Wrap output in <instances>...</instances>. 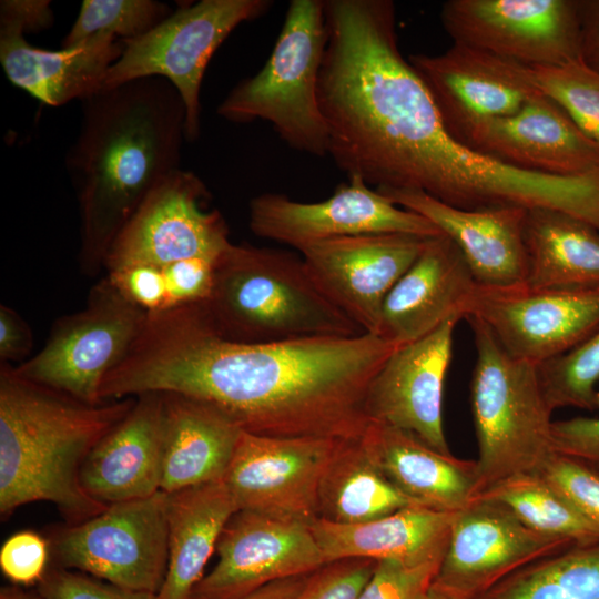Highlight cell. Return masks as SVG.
<instances>
[{
    "instance_id": "42",
    "label": "cell",
    "mask_w": 599,
    "mask_h": 599,
    "mask_svg": "<svg viewBox=\"0 0 599 599\" xmlns=\"http://www.w3.org/2000/svg\"><path fill=\"white\" fill-rule=\"evenodd\" d=\"M131 303L146 312L158 313L167 308V294L161 266L135 264L105 275Z\"/></svg>"
},
{
    "instance_id": "48",
    "label": "cell",
    "mask_w": 599,
    "mask_h": 599,
    "mask_svg": "<svg viewBox=\"0 0 599 599\" xmlns=\"http://www.w3.org/2000/svg\"><path fill=\"white\" fill-rule=\"evenodd\" d=\"M0 599H44L39 591L29 590L18 585L4 586L0 590Z\"/></svg>"
},
{
    "instance_id": "10",
    "label": "cell",
    "mask_w": 599,
    "mask_h": 599,
    "mask_svg": "<svg viewBox=\"0 0 599 599\" xmlns=\"http://www.w3.org/2000/svg\"><path fill=\"white\" fill-rule=\"evenodd\" d=\"M210 193L192 171L179 169L145 197L113 242L108 272L135 264L165 266L190 258L216 262L229 248V229Z\"/></svg>"
},
{
    "instance_id": "19",
    "label": "cell",
    "mask_w": 599,
    "mask_h": 599,
    "mask_svg": "<svg viewBox=\"0 0 599 599\" xmlns=\"http://www.w3.org/2000/svg\"><path fill=\"white\" fill-rule=\"evenodd\" d=\"M451 317L428 335L397 347L374 376L365 400L370 422L409 430L450 453L444 432L445 378L453 356Z\"/></svg>"
},
{
    "instance_id": "37",
    "label": "cell",
    "mask_w": 599,
    "mask_h": 599,
    "mask_svg": "<svg viewBox=\"0 0 599 599\" xmlns=\"http://www.w3.org/2000/svg\"><path fill=\"white\" fill-rule=\"evenodd\" d=\"M376 562L349 558L326 564L308 576L294 599H358Z\"/></svg>"
},
{
    "instance_id": "46",
    "label": "cell",
    "mask_w": 599,
    "mask_h": 599,
    "mask_svg": "<svg viewBox=\"0 0 599 599\" xmlns=\"http://www.w3.org/2000/svg\"><path fill=\"white\" fill-rule=\"evenodd\" d=\"M581 61L599 72V0H578Z\"/></svg>"
},
{
    "instance_id": "1",
    "label": "cell",
    "mask_w": 599,
    "mask_h": 599,
    "mask_svg": "<svg viewBox=\"0 0 599 599\" xmlns=\"http://www.w3.org/2000/svg\"><path fill=\"white\" fill-rule=\"evenodd\" d=\"M399 346L376 334L247 344L224 337L202 303L148 314L102 400L145 393L206 403L244 432L349 439L363 435L368 387Z\"/></svg>"
},
{
    "instance_id": "3",
    "label": "cell",
    "mask_w": 599,
    "mask_h": 599,
    "mask_svg": "<svg viewBox=\"0 0 599 599\" xmlns=\"http://www.w3.org/2000/svg\"><path fill=\"white\" fill-rule=\"evenodd\" d=\"M135 397L89 404L26 379L0 363V515L34 501L53 504L69 525L101 511L80 481L100 439L133 407Z\"/></svg>"
},
{
    "instance_id": "30",
    "label": "cell",
    "mask_w": 599,
    "mask_h": 599,
    "mask_svg": "<svg viewBox=\"0 0 599 599\" xmlns=\"http://www.w3.org/2000/svg\"><path fill=\"white\" fill-rule=\"evenodd\" d=\"M414 505L419 504L397 489L376 466L361 436L337 443L319 485L317 518L361 524Z\"/></svg>"
},
{
    "instance_id": "36",
    "label": "cell",
    "mask_w": 599,
    "mask_h": 599,
    "mask_svg": "<svg viewBox=\"0 0 599 599\" xmlns=\"http://www.w3.org/2000/svg\"><path fill=\"white\" fill-rule=\"evenodd\" d=\"M440 562L378 560L358 599H427Z\"/></svg>"
},
{
    "instance_id": "43",
    "label": "cell",
    "mask_w": 599,
    "mask_h": 599,
    "mask_svg": "<svg viewBox=\"0 0 599 599\" xmlns=\"http://www.w3.org/2000/svg\"><path fill=\"white\" fill-rule=\"evenodd\" d=\"M215 263L190 258L161 266L166 284V309L207 301L213 287Z\"/></svg>"
},
{
    "instance_id": "6",
    "label": "cell",
    "mask_w": 599,
    "mask_h": 599,
    "mask_svg": "<svg viewBox=\"0 0 599 599\" xmlns=\"http://www.w3.org/2000/svg\"><path fill=\"white\" fill-rule=\"evenodd\" d=\"M326 40L324 0H292L268 60L229 92L217 114L235 123L268 122L288 146L328 155L329 134L318 101Z\"/></svg>"
},
{
    "instance_id": "33",
    "label": "cell",
    "mask_w": 599,
    "mask_h": 599,
    "mask_svg": "<svg viewBox=\"0 0 599 599\" xmlns=\"http://www.w3.org/2000/svg\"><path fill=\"white\" fill-rule=\"evenodd\" d=\"M537 370L552 412L564 407L598 409L599 328L570 351L537 365Z\"/></svg>"
},
{
    "instance_id": "35",
    "label": "cell",
    "mask_w": 599,
    "mask_h": 599,
    "mask_svg": "<svg viewBox=\"0 0 599 599\" xmlns=\"http://www.w3.org/2000/svg\"><path fill=\"white\" fill-rule=\"evenodd\" d=\"M535 83L573 123L599 144V72L576 60L561 65L531 68Z\"/></svg>"
},
{
    "instance_id": "38",
    "label": "cell",
    "mask_w": 599,
    "mask_h": 599,
    "mask_svg": "<svg viewBox=\"0 0 599 599\" xmlns=\"http://www.w3.org/2000/svg\"><path fill=\"white\" fill-rule=\"evenodd\" d=\"M537 474L558 490L599 535L598 475L557 455Z\"/></svg>"
},
{
    "instance_id": "15",
    "label": "cell",
    "mask_w": 599,
    "mask_h": 599,
    "mask_svg": "<svg viewBox=\"0 0 599 599\" xmlns=\"http://www.w3.org/2000/svg\"><path fill=\"white\" fill-rule=\"evenodd\" d=\"M341 439L242 433L223 481L238 510L309 524L323 475Z\"/></svg>"
},
{
    "instance_id": "17",
    "label": "cell",
    "mask_w": 599,
    "mask_h": 599,
    "mask_svg": "<svg viewBox=\"0 0 599 599\" xmlns=\"http://www.w3.org/2000/svg\"><path fill=\"white\" fill-rule=\"evenodd\" d=\"M219 560L191 599H242L272 582L326 565L308 524L237 510L219 539Z\"/></svg>"
},
{
    "instance_id": "26",
    "label": "cell",
    "mask_w": 599,
    "mask_h": 599,
    "mask_svg": "<svg viewBox=\"0 0 599 599\" xmlns=\"http://www.w3.org/2000/svg\"><path fill=\"white\" fill-rule=\"evenodd\" d=\"M457 512L414 505L361 524L315 518L308 526L326 564L349 558L422 564L441 561Z\"/></svg>"
},
{
    "instance_id": "5",
    "label": "cell",
    "mask_w": 599,
    "mask_h": 599,
    "mask_svg": "<svg viewBox=\"0 0 599 599\" xmlns=\"http://www.w3.org/2000/svg\"><path fill=\"white\" fill-rule=\"evenodd\" d=\"M466 319L476 347L470 406L481 494L512 476L539 473L555 456L554 412L542 394L537 365L510 355L481 321Z\"/></svg>"
},
{
    "instance_id": "14",
    "label": "cell",
    "mask_w": 599,
    "mask_h": 599,
    "mask_svg": "<svg viewBox=\"0 0 599 599\" xmlns=\"http://www.w3.org/2000/svg\"><path fill=\"white\" fill-rule=\"evenodd\" d=\"M251 231L298 252L317 242L372 233L433 237L443 234L424 216L397 206L358 176L348 177L321 202L302 203L280 193L250 202Z\"/></svg>"
},
{
    "instance_id": "23",
    "label": "cell",
    "mask_w": 599,
    "mask_h": 599,
    "mask_svg": "<svg viewBox=\"0 0 599 599\" xmlns=\"http://www.w3.org/2000/svg\"><path fill=\"white\" fill-rule=\"evenodd\" d=\"M163 395H138L130 412L92 448L80 471L84 491L111 505L161 490Z\"/></svg>"
},
{
    "instance_id": "32",
    "label": "cell",
    "mask_w": 599,
    "mask_h": 599,
    "mask_svg": "<svg viewBox=\"0 0 599 599\" xmlns=\"http://www.w3.org/2000/svg\"><path fill=\"white\" fill-rule=\"evenodd\" d=\"M493 599H599V544L537 561L490 590Z\"/></svg>"
},
{
    "instance_id": "31",
    "label": "cell",
    "mask_w": 599,
    "mask_h": 599,
    "mask_svg": "<svg viewBox=\"0 0 599 599\" xmlns=\"http://www.w3.org/2000/svg\"><path fill=\"white\" fill-rule=\"evenodd\" d=\"M480 495L505 505L535 531L567 539L576 546L599 544L596 529L538 474L512 476Z\"/></svg>"
},
{
    "instance_id": "28",
    "label": "cell",
    "mask_w": 599,
    "mask_h": 599,
    "mask_svg": "<svg viewBox=\"0 0 599 599\" xmlns=\"http://www.w3.org/2000/svg\"><path fill=\"white\" fill-rule=\"evenodd\" d=\"M238 507L222 480L167 494L169 560L159 599H191Z\"/></svg>"
},
{
    "instance_id": "40",
    "label": "cell",
    "mask_w": 599,
    "mask_h": 599,
    "mask_svg": "<svg viewBox=\"0 0 599 599\" xmlns=\"http://www.w3.org/2000/svg\"><path fill=\"white\" fill-rule=\"evenodd\" d=\"M35 589L44 599H159L158 593L125 589L60 567L48 569Z\"/></svg>"
},
{
    "instance_id": "20",
    "label": "cell",
    "mask_w": 599,
    "mask_h": 599,
    "mask_svg": "<svg viewBox=\"0 0 599 599\" xmlns=\"http://www.w3.org/2000/svg\"><path fill=\"white\" fill-rule=\"evenodd\" d=\"M463 144L510 166L556 176L599 167V144L542 93L512 115L474 128Z\"/></svg>"
},
{
    "instance_id": "29",
    "label": "cell",
    "mask_w": 599,
    "mask_h": 599,
    "mask_svg": "<svg viewBox=\"0 0 599 599\" xmlns=\"http://www.w3.org/2000/svg\"><path fill=\"white\" fill-rule=\"evenodd\" d=\"M524 237L528 287H599V230L591 223L556 209L534 207L527 210Z\"/></svg>"
},
{
    "instance_id": "45",
    "label": "cell",
    "mask_w": 599,
    "mask_h": 599,
    "mask_svg": "<svg viewBox=\"0 0 599 599\" xmlns=\"http://www.w3.org/2000/svg\"><path fill=\"white\" fill-rule=\"evenodd\" d=\"M0 21L14 24L24 33L45 30L53 23L51 2L48 0H2Z\"/></svg>"
},
{
    "instance_id": "44",
    "label": "cell",
    "mask_w": 599,
    "mask_h": 599,
    "mask_svg": "<svg viewBox=\"0 0 599 599\" xmlns=\"http://www.w3.org/2000/svg\"><path fill=\"white\" fill-rule=\"evenodd\" d=\"M33 346L29 324L12 308L0 306V363H23ZM28 359V358H27Z\"/></svg>"
},
{
    "instance_id": "11",
    "label": "cell",
    "mask_w": 599,
    "mask_h": 599,
    "mask_svg": "<svg viewBox=\"0 0 599 599\" xmlns=\"http://www.w3.org/2000/svg\"><path fill=\"white\" fill-rule=\"evenodd\" d=\"M440 20L454 43L528 68L581 60L578 0H448Z\"/></svg>"
},
{
    "instance_id": "7",
    "label": "cell",
    "mask_w": 599,
    "mask_h": 599,
    "mask_svg": "<svg viewBox=\"0 0 599 599\" xmlns=\"http://www.w3.org/2000/svg\"><path fill=\"white\" fill-rule=\"evenodd\" d=\"M270 0H201L182 4L145 34L121 40L123 51L110 67L102 90L160 77L179 92L186 111L185 138L201 132V87L207 64L243 22L268 11Z\"/></svg>"
},
{
    "instance_id": "22",
    "label": "cell",
    "mask_w": 599,
    "mask_h": 599,
    "mask_svg": "<svg viewBox=\"0 0 599 599\" xmlns=\"http://www.w3.org/2000/svg\"><path fill=\"white\" fill-rule=\"evenodd\" d=\"M476 285L457 245L444 234L428 237L386 296L376 335L403 346L451 317L463 318L464 304Z\"/></svg>"
},
{
    "instance_id": "2",
    "label": "cell",
    "mask_w": 599,
    "mask_h": 599,
    "mask_svg": "<svg viewBox=\"0 0 599 599\" xmlns=\"http://www.w3.org/2000/svg\"><path fill=\"white\" fill-rule=\"evenodd\" d=\"M81 103L65 166L79 203V264L95 275L149 193L181 169L186 111L176 89L160 77L100 90Z\"/></svg>"
},
{
    "instance_id": "47",
    "label": "cell",
    "mask_w": 599,
    "mask_h": 599,
    "mask_svg": "<svg viewBox=\"0 0 599 599\" xmlns=\"http://www.w3.org/2000/svg\"><path fill=\"white\" fill-rule=\"evenodd\" d=\"M309 575L272 582L242 599H294L305 585Z\"/></svg>"
},
{
    "instance_id": "24",
    "label": "cell",
    "mask_w": 599,
    "mask_h": 599,
    "mask_svg": "<svg viewBox=\"0 0 599 599\" xmlns=\"http://www.w3.org/2000/svg\"><path fill=\"white\" fill-rule=\"evenodd\" d=\"M122 51L121 40L102 33L71 48L45 50L30 44L21 28L0 22V62L7 78L50 106L83 101L102 90Z\"/></svg>"
},
{
    "instance_id": "49",
    "label": "cell",
    "mask_w": 599,
    "mask_h": 599,
    "mask_svg": "<svg viewBox=\"0 0 599 599\" xmlns=\"http://www.w3.org/2000/svg\"><path fill=\"white\" fill-rule=\"evenodd\" d=\"M427 599H493V597H491L490 591L487 593L476 596V597H470V598L457 597L448 592H445L433 585Z\"/></svg>"
},
{
    "instance_id": "18",
    "label": "cell",
    "mask_w": 599,
    "mask_h": 599,
    "mask_svg": "<svg viewBox=\"0 0 599 599\" xmlns=\"http://www.w3.org/2000/svg\"><path fill=\"white\" fill-rule=\"evenodd\" d=\"M427 238L358 234L321 241L300 253L319 290L366 333L376 334L386 296Z\"/></svg>"
},
{
    "instance_id": "9",
    "label": "cell",
    "mask_w": 599,
    "mask_h": 599,
    "mask_svg": "<svg viewBox=\"0 0 599 599\" xmlns=\"http://www.w3.org/2000/svg\"><path fill=\"white\" fill-rule=\"evenodd\" d=\"M167 493L109 505L60 529L52 554L60 568L125 589L159 593L166 575Z\"/></svg>"
},
{
    "instance_id": "41",
    "label": "cell",
    "mask_w": 599,
    "mask_h": 599,
    "mask_svg": "<svg viewBox=\"0 0 599 599\" xmlns=\"http://www.w3.org/2000/svg\"><path fill=\"white\" fill-rule=\"evenodd\" d=\"M597 408L599 409V386ZM551 441L555 455L599 476V416L554 420Z\"/></svg>"
},
{
    "instance_id": "39",
    "label": "cell",
    "mask_w": 599,
    "mask_h": 599,
    "mask_svg": "<svg viewBox=\"0 0 599 599\" xmlns=\"http://www.w3.org/2000/svg\"><path fill=\"white\" fill-rule=\"evenodd\" d=\"M50 544L41 535L21 530L10 536L0 549V569L13 585H38L48 571Z\"/></svg>"
},
{
    "instance_id": "8",
    "label": "cell",
    "mask_w": 599,
    "mask_h": 599,
    "mask_svg": "<svg viewBox=\"0 0 599 599\" xmlns=\"http://www.w3.org/2000/svg\"><path fill=\"white\" fill-rule=\"evenodd\" d=\"M146 317L104 276L84 308L58 318L43 347L13 370L84 403H103L104 377L124 358Z\"/></svg>"
},
{
    "instance_id": "21",
    "label": "cell",
    "mask_w": 599,
    "mask_h": 599,
    "mask_svg": "<svg viewBox=\"0 0 599 599\" xmlns=\"http://www.w3.org/2000/svg\"><path fill=\"white\" fill-rule=\"evenodd\" d=\"M390 202L432 222L459 248L476 283L486 287L525 284L528 258L524 237L527 209L463 210L422 191L376 190Z\"/></svg>"
},
{
    "instance_id": "13",
    "label": "cell",
    "mask_w": 599,
    "mask_h": 599,
    "mask_svg": "<svg viewBox=\"0 0 599 599\" xmlns=\"http://www.w3.org/2000/svg\"><path fill=\"white\" fill-rule=\"evenodd\" d=\"M576 547L535 531L509 508L479 495L458 511L434 586L470 598L489 592L519 570Z\"/></svg>"
},
{
    "instance_id": "25",
    "label": "cell",
    "mask_w": 599,
    "mask_h": 599,
    "mask_svg": "<svg viewBox=\"0 0 599 599\" xmlns=\"http://www.w3.org/2000/svg\"><path fill=\"white\" fill-rule=\"evenodd\" d=\"M361 440L386 478L422 506L457 512L480 495L476 460L439 451L409 430L370 420Z\"/></svg>"
},
{
    "instance_id": "12",
    "label": "cell",
    "mask_w": 599,
    "mask_h": 599,
    "mask_svg": "<svg viewBox=\"0 0 599 599\" xmlns=\"http://www.w3.org/2000/svg\"><path fill=\"white\" fill-rule=\"evenodd\" d=\"M481 321L514 357L539 365L599 328V287L532 288L476 285L463 318Z\"/></svg>"
},
{
    "instance_id": "4",
    "label": "cell",
    "mask_w": 599,
    "mask_h": 599,
    "mask_svg": "<svg viewBox=\"0 0 599 599\" xmlns=\"http://www.w3.org/2000/svg\"><path fill=\"white\" fill-rule=\"evenodd\" d=\"M216 329L247 344L366 333L311 277L302 256L232 243L214 266L203 302Z\"/></svg>"
},
{
    "instance_id": "27",
    "label": "cell",
    "mask_w": 599,
    "mask_h": 599,
    "mask_svg": "<svg viewBox=\"0 0 599 599\" xmlns=\"http://www.w3.org/2000/svg\"><path fill=\"white\" fill-rule=\"evenodd\" d=\"M162 395L161 490L171 494L222 480L243 429L206 403L176 394Z\"/></svg>"
},
{
    "instance_id": "16",
    "label": "cell",
    "mask_w": 599,
    "mask_h": 599,
    "mask_svg": "<svg viewBox=\"0 0 599 599\" xmlns=\"http://www.w3.org/2000/svg\"><path fill=\"white\" fill-rule=\"evenodd\" d=\"M407 59L445 126L461 143L477 125L512 115L541 94L531 68L461 43H453L441 54Z\"/></svg>"
},
{
    "instance_id": "34",
    "label": "cell",
    "mask_w": 599,
    "mask_h": 599,
    "mask_svg": "<svg viewBox=\"0 0 599 599\" xmlns=\"http://www.w3.org/2000/svg\"><path fill=\"white\" fill-rule=\"evenodd\" d=\"M172 13L166 3L154 0H84L62 48L74 47L95 34L119 40L141 37Z\"/></svg>"
}]
</instances>
